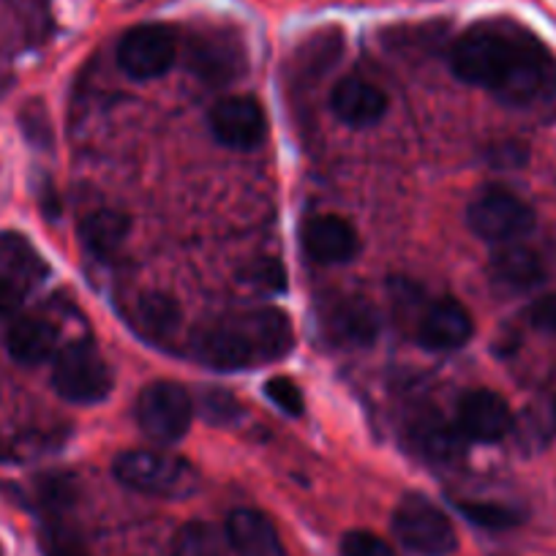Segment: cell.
Instances as JSON below:
<instances>
[{
  "mask_svg": "<svg viewBox=\"0 0 556 556\" xmlns=\"http://www.w3.org/2000/svg\"><path fill=\"white\" fill-rule=\"evenodd\" d=\"M453 74L513 106L556 96V61L538 36L507 20L478 23L453 45Z\"/></svg>",
  "mask_w": 556,
  "mask_h": 556,
  "instance_id": "1",
  "label": "cell"
},
{
  "mask_svg": "<svg viewBox=\"0 0 556 556\" xmlns=\"http://www.w3.org/2000/svg\"><path fill=\"white\" fill-rule=\"evenodd\" d=\"M292 323L281 308H251L205 325L194 336V357L207 368L238 371L290 355Z\"/></svg>",
  "mask_w": 556,
  "mask_h": 556,
  "instance_id": "2",
  "label": "cell"
},
{
  "mask_svg": "<svg viewBox=\"0 0 556 556\" xmlns=\"http://www.w3.org/2000/svg\"><path fill=\"white\" fill-rule=\"evenodd\" d=\"M115 478L126 489L151 496H186L197 489L194 467L159 451H128L115 462Z\"/></svg>",
  "mask_w": 556,
  "mask_h": 556,
  "instance_id": "3",
  "label": "cell"
},
{
  "mask_svg": "<svg viewBox=\"0 0 556 556\" xmlns=\"http://www.w3.org/2000/svg\"><path fill=\"white\" fill-rule=\"evenodd\" d=\"M393 532L406 548L420 556H447L458 545L451 518L420 494H406L399 502L393 513Z\"/></svg>",
  "mask_w": 556,
  "mask_h": 556,
  "instance_id": "4",
  "label": "cell"
},
{
  "mask_svg": "<svg viewBox=\"0 0 556 556\" xmlns=\"http://www.w3.org/2000/svg\"><path fill=\"white\" fill-rule=\"evenodd\" d=\"M52 384L72 404H99L112 390V368L90 341L79 339L58 355Z\"/></svg>",
  "mask_w": 556,
  "mask_h": 556,
  "instance_id": "5",
  "label": "cell"
},
{
  "mask_svg": "<svg viewBox=\"0 0 556 556\" xmlns=\"http://www.w3.org/2000/svg\"><path fill=\"white\" fill-rule=\"evenodd\" d=\"M194 420V399L175 382L148 384L137 399V424L151 440L178 442Z\"/></svg>",
  "mask_w": 556,
  "mask_h": 556,
  "instance_id": "6",
  "label": "cell"
},
{
  "mask_svg": "<svg viewBox=\"0 0 556 556\" xmlns=\"http://www.w3.org/2000/svg\"><path fill=\"white\" fill-rule=\"evenodd\" d=\"M467 224L480 240L505 245L532 232L534 211L510 191L491 189L467 207Z\"/></svg>",
  "mask_w": 556,
  "mask_h": 556,
  "instance_id": "7",
  "label": "cell"
},
{
  "mask_svg": "<svg viewBox=\"0 0 556 556\" xmlns=\"http://www.w3.org/2000/svg\"><path fill=\"white\" fill-rule=\"evenodd\" d=\"M178 58V36L167 25H137L117 45V63L134 79H156L173 68Z\"/></svg>",
  "mask_w": 556,
  "mask_h": 556,
  "instance_id": "8",
  "label": "cell"
},
{
  "mask_svg": "<svg viewBox=\"0 0 556 556\" xmlns=\"http://www.w3.org/2000/svg\"><path fill=\"white\" fill-rule=\"evenodd\" d=\"M45 276V260L23 235L0 232V314L17 312Z\"/></svg>",
  "mask_w": 556,
  "mask_h": 556,
  "instance_id": "9",
  "label": "cell"
},
{
  "mask_svg": "<svg viewBox=\"0 0 556 556\" xmlns=\"http://www.w3.org/2000/svg\"><path fill=\"white\" fill-rule=\"evenodd\" d=\"M211 131L222 146L251 151L267 137V115L254 96H227L211 110Z\"/></svg>",
  "mask_w": 556,
  "mask_h": 556,
  "instance_id": "10",
  "label": "cell"
},
{
  "mask_svg": "<svg viewBox=\"0 0 556 556\" xmlns=\"http://www.w3.org/2000/svg\"><path fill=\"white\" fill-rule=\"evenodd\" d=\"M189 63L202 79L222 85L243 72V41L229 28H205L189 41Z\"/></svg>",
  "mask_w": 556,
  "mask_h": 556,
  "instance_id": "11",
  "label": "cell"
},
{
  "mask_svg": "<svg viewBox=\"0 0 556 556\" xmlns=\"http://www.w3.org/2000/svg\"><path fill=\"white\" fill-rule=\"evenodd\" d=\"M319 328L330 341L344 346L371 344L379 333V314L366 298L336 295L323 303Z\"/></svg>",
  "mask_w": 556,
  "mask_h": 556,
  "instance_id": "12",
  "label": "cell"
},
{
  "mask_svg": "<svg viewBox=\"0 0 556 556\" xmlns=\"http://www.w3.org/2000/svg\"><path fill=\"white\" fill-rule=\"evenodd\" d=\"M456 426L464 440L500 442L510 434L513 412L494 390H469L458 401Z\"/></svg>",
  "mask_w": 556,
  "mask_h": 556,
  "instance_id": "13",
  "label": "cell"
},
{
  "mask_svg": "<svg viewBox=\"0 0 556 556\" xmlns=\"http://www.w3.org/2000/svg\"><path fill=\"white\" fill-rule=\"evenodd\" d=\"M472 317L467 308L456 301V298H442V301L431 303L424 312L420 323H417L415 336L417 344L426 350H458L472 339Z\"/></svg>",
  "mask_w": 556,
  "mask_h": 556,
  "instance_id": "14",
  "label": "cell"
},
{
  "mask_svg": "<svg viewBox=\"0 0 556 556\" xmlns=\"http://www.w3.org/2000/svg\"><path fill=\"white\" fill-rule=\"evenodd\" d=\"M301 243L319 265H344L357 254L355 227L341 216H317L303 224Z\"/></svg>",
  "mask_w": 556,
  "mask_h": 556,
  "instance_id": "15",
  "label": "cell"
},
{
  "mask_svg": "<svg viewBox=\"0 0 556 556\" xmlns=\"http://www.w3.org/2000/svg\"><path fill=\"white\" fill-rule=\"evenodd\" d=\"M330 110L350 126H371L388 112V96L363 77H344L330 93Z\"/></svg>",
  "mask_w": 556,
  "mask_h": 556,
  "instance_id": "16",
  "label": "cell"
},
{
  "mask_svg": "<svg viewBox=\"0 0 556 556\" xmlns=\"http://www.w3.org/2000/svg\"><path fill=\"white\" fill-rule=\"evenodd\" d=\"M224 534H227V543L232 545L240 556L285 554V545H281V538H278V529L273 527L270 518L260 510L240 507V510L229 513Z\"/></svg>",
  "mask_w": 556,
  "mask_h": 556,
  "instance_id": "17",
  "label": "cell"
},
{
  "mask_svg": "<svg viewBox=\"0 0 556 556\" xmlns=\"http://www.w3.org/2000/svg\"><path fill=\"white\" fill-rule=\"evenodd\" d=\"M128 323L142 339L153 344H167L180 330V306L164 292H142L128 306Z\"/></svg>",
  "mask_w": 556,
  "mask_h": 556,
  "instance_id": "18",
  "label": "cell"
},
{
  "mask_svg": "<svg viewBox=\"0 0 556 556\" xmlns=\"http://www.w3.org/2000/svg\"><path fill=\"white\" fill-rule=\"evenodd\" d=\"M58 330L50 319L39 317V314H25L17 317L9 328L7 346L9 355L23 366H39L47 357L55 352Z\"/></svg>",
  "mask_w": 556,
  "mask_h": 556,
  "instance_id": "19",
  "label": "cell"
},
{
  "mask_svg": "<svg viewBox=\"0 0 556 556\" xmlns=\"http://www.w3.org/2000/svg\"><path fill=\"white\" fill-rule=\"evenodd\" d=\"M489 270L496 285L510 292L532 290L545 276L540 256L532 249H523V245L516 243H505L502 249H496L494 256H491Z\"/></svg>",
  "mask_w": 556,
  "mask_h": 556,
  "instance_id": "20",
  "label": "cell"
},
{
  "mask_svg": "<svg viewBox=\"0 0 556 556\" xmlns=\"http://www.w3.org/2000/svg\"><path fill=\"white\" fill-rule=\"evenodd\" d=\"M412 445L429 462H453L464 453V434L458 426L445 424L440 415H424L412 424Z\"/></svg>",
  "mask_w": 556,
  "mask_h": 556,
  "instance_id": "21",
  "label": "cell"
},
{
  "mask_svg": "<svg viewBox=\"0 0 556 556\" xmlns=\"http://www.w3.org/2000/svg\"><path fill=\"white\" fill-rule=\"evenodd\" d=\"M126 235V213L110 211V207L88 213V216L83 218V224H79V240H83L85 249L93 256H99V260H110V256L123 245Z\"/></svg>",
  "mask_w": 556,
  "mask_h": 556,
  "instance_id": "22",
  "label": "cell"
},
{
  "mask_svg": "<svg viewBox=\"0 0 556 556\" xmlns=\"http://www.w3.org/2000/svg\"><path fill=\"white\" fill-rule=\"evenodd\" d=\"M224 540L216 527L205 521H191L175 532L169 543V556H224Z\"/></svg>",
  "mask_w": 556,
  "mask_h": 556,
  "instance_id": "23",
  "label": "cell"
},
{
  "mask_svg": "<svg viewBox=\"0 0 556 556\" xmlns=\"http://www.w3.org/2000/svg\"><path fill=\"white\" fill-rule=\"evenodd\" d=\"M341 52V34L339 30H319V34L308 36L306 45L298 50L295 66L298 74H319L328 66H333V61Z\"/></svg>",
  "mask_w": 556,
  "mask_h": 556,
  "instance_id": "24",
  "label": "cell"
},
{
  "mask_svg": "<svg viewBox=\"0 0 556 556\" xmlns=\"http://www.w3.org/2000/svg\"><path fill=\"white\" fill-rule=\"evenodd\" d=\"M458 510L485 529H510L521 523V513L507 505H496V502H458Z\"/></svg>",
  "mask_w": 556,
  "mask_h": 556,
  "instance_id": "25",
  "label": "cell"
},
{
  "mask_svg": "<svg viewBox=\"0 0 556 556\" xmlns=\"http://www.w3.org/2000/svg\"><path fill=\"white\" fill-rule=\"evenodd\" d=\"M265 393H267V399H270L278 409H285L287 415L301 417L303 412H306V399H303V390L298 388L295 379H290V377L267 379Z\"/></svg>",
  "mask_w": 556,
  "mask_h": 556,
  "instance_id": "26",
  "label": "cell"
},
{
  "mask_svg": "<svg viewBox=\"0 0 556 556\" xmlns=\"http://www.w3.org/2000/svg\"><path fill=\"white\" fill-rule=\"evenodd\" d=\"M341 556H399L388 540L379 534L366 532V529H355L341 538Z\"/></svg>",
  "mask_w": 556,
  "mask_h": 556,
  "instance_id": "27",
  "label": "cell"
},
{
  "mask_svg": "<svg viewBox=\"0 0 556 556\" xmlns=\"http://www.w3.org/2000/svg\"><path fill=\"white\" fill-rule=\"evenodd\" d=\"M202 412L213 424H229L238 415V401L222 390H205L202 393Z\"/></svg>",
  "mask_w": 556,
  "mask_h": 556,
  "instance_id": "28",
  "label": "cell"
},
{
  "mask_svg": "<svg viewBox=\"0 0 556 556\" xmlns=\"http://www.w3.org/2000/svg\"><path fill=\"white\" fill-rule=\"evenodd\" d=\"M45 551L47 556H85L83 543L63 527H52L45 534Z\"/></svg>",
  "mask_w": 556,
  "mask_h": 556,
  "instance_id": "29",
  "label": "cell"
},
{
  "mask_svg": "<svg viewBox=\"0 0 556 556\" xmlns=\"http://www.w3.org/2000/svg\"><path fill=\"white\" fill-rule=\"evenodd\" d=\"M527 319L534 330H540V333L556 336V295L534 301L532 306H529Z\"/></svg>",
  "mask_w": 556,
  "mask_h": 556,
  "instance_id": "30",
  "label": "cell"
},
{
  "mask_svg": "<svg viewBox=\"0 0 556 556\" xmlns=\"http://www.w3.org/2000/svg\"><path fill=\"white\" fill-rule=\"evenodd\" d=\"M249 281L267 287V290H285V270H281L278 262H260V265H254V270H251Z\"/></svg>",
  "mask_w": 556,
  "mask_h": 556,
  "instance_id": "31",
  "label": "cell"
}]
</instances>
